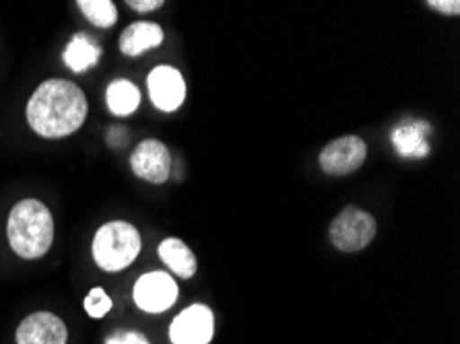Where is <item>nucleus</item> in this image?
<instances>
[{
    "label": "nucleus",
    "mask_w": 460,
    "mask_h": 344,
    "mask_svg": "<svg viewBox=\"0 0 460 344\" xmlns=\"http://www.w3.org/2000/svg\"><path fill=\"white\" fill-rule=\"evenodd\" d=\"M27 124L44 138H65L85 124L87 97L79 85L65 79L44 81L27 101Z\"/></svg>",
    "instance_id": "obj_1"
},
{
    "label": "nucleus",
    "mask_w": 460,
    "mask_h": 344,
    "mask_svg": "<svg viewBox=\"0 0 460 344\" xmlns=\"http://www.w3.org/2000/svg\"><path fill=\"white\" fill-rule=\"evenodd\" d=\"M11 250L23 260H38L48 254L54 243V219L44 202L21 200L13 207L6 223Z\"/></svg>",
    "instance_id": "obj_2"
},
{
    "label": "nucleus",
    "mask_w": 460,
    "mask_h": 344,
    "mask_svg": "<svg viewBox=\"0 0 460 344\" xmlns=\"http://www.w3.org/2000/svg\"><path fill=\"white\" fill-rule=\"evenodd\" d=\"M141 234L127 221H110L93 237V260L102 270L120 272L135 262L141 251Z\"/></svg>",
    "instance_id": "obj_3"
},
{
    "label": "nucleus",
    "mask_w": 460,
    "mask_h": 344,
    "mask_svg": "<svg viewBox=\"0 0 460 344\" xmlns=\"http://www.w3.org/2000/svg\"><path fill=\"white\" fill-rule=\"evenodd\" d=\"M376 229H378V225L367 210L347 207L332 221L329 235L334 248L353 254V251L366 250L374 242Z\"/></svg>",
    "instance_id": "obj_4"
},
{
    "label": "nucleus",
    "mask_w": 460,
    "mask_h": 344,
    "mask_svg": "<svg viewBox=\"0 0 460 344\" xmlns=\"http://www.w3.org/2000/svg\"><path fill=\"white\" fill-rule=\"evenodd\" d=\"M366 140L355 135H347L334 138L332 143L326 145L323 153H320L318 161L324 173L341 178V175H349L353 172H358L359 167L366 163Z\"/></svg>",
    "instance_id": "obj_5"
},
{
    "label": "nucleus",
    "mask_w": 460,
    "mask_h": 344,
    "mask_svg": "<svg viewBox=\"0 0 460 344\" xmlns=\"http://www.w3.org/2000/svg\"><path fill=\"white\" fill-rule=\"evenodd\" d=\"M132 299L138 310L147 313H164L176 304L178 285L167 272H147L135 283Z\"/></svg>",
    "instance_id": "obj_6"
},
{
    "label": "nucleus",
    "mask_w": 460,
    "mask_h": 344,
    "mask_svg": "<svg viewBox=\"0 0 460 344\" xmlns=\"http://www.w3.org/2000/svg\"><path fill=\"white\" fill-rule=\"evenodd\" d=\"M215 334V315L203 304L186 307L170 326L172 344H208Z\"/></svg>",
    "instance_id": "obj_7"
},
{
    "label": "nucleus",
    "mask_w": 460,
    "mask_h": 344,
    "mask_svg": "<svg viewBox=\"0 0 460 344\" xmlns=\"http://www.w3.org/2000/svg\"><path fill=\"white\" fill-rule=\"evenodd\" d=\"M130 170L149 184H164L172 173V155L162 140L147 138L132 151Z\"/></svg>",
    "instance_id": "obj_8"
},
{
    "label": "nucleus",
    "mask_w": 460,
    "mask_h": 344,
    "mask_svg": "<svg viewBox=\"0 0 460 344\" xmlns=\"http://www.w3.org/2000/svg\"><path fill=\"white\" fill-rule=\"evenodd\" d=\"M149 97L162 111H176L186 100V83L182 73L173 66H157L147 76Z\"/></svg>",
    "instance_id": "obj_9"
},
{
    "label": "nucleus",
    "mask_w": 460,
    "mask_h": 344,
    "mask_svg": "<svg viewBox=\"0 0 460 344\" xmlns=\"http://www.w3.org/2000/svg\"><path fill=\"white\" fill-rule=\"evenodd\" d=\"M15 340L17 344H66L68 330L58 315L36 312L21 322Z\"/></svg>",
    "instance_id": "obj_10"
},
{
    "label": "nucleus",
    "mask_w": 460,
    "mask_h": 344,
    "mask_svg": "<svg viewBox=\"0 0 460 344\" xmlns=\"http://www.w3.org/2000/svg\"><path fill=\"white\" fill-rule=\"evenodd\" d=\"M164 41V30L157 23L151 21H137V23L128 25L120 35V52L124 56H141L143 52L151 50V48L162 46Z\"/></svg>",
    "instance_id": "obj_11"
},
{
    "label": "nucleus",
    "mask_w": 460,
    "mask_h": 344,
    "mask_svg": "<svg viewBox=\"0 0 460 344\" xmlns=\"http://www.w3.org/2000/svg\"><path fill=\"white\" fill-rule=\"evenodd\" d=\"M159 258L180 278H192L197 275V258H194L192 250L178 237H167L159 243Z\"/></svg>",
    "instance_id": "obj_12"
},
{
    "label": "nucleus",
    "mask_w": 460,
    "mask_h": 344,
    "mask_svg": "<svg viewBox=\"0 0 460 344\" xmlns=\"http://www.w3.org/2000/svg\"><path fill=\"white\" fill-rule=\"evenodd\" d=\"M102 56V48L95 46L92 38L85 33H76L75 38L68 41L65 50V65L73 70V73H85V70L93 68Z\"/></svg>",
    "instance_id": "obj_13"
},
{
    "label": "nucleus",
    "mask_w": 460,
    "mask_h": 344,
    "mask_svg": "<svg viewBox=\"0 0 460 344\" xmlns=\"http://www.w3.org/2000/svg\"><path fill=\"white\" fill-rule=\"evenodd\" d=\"M106 103L114 116H130L138 110L141 91L127 79H116L108 85Z\"/></svg>",
    "instance_id": "obj_14"
},
{
    "label": "nucleus",
    "mask_w": 460,
    "mask_h": 344,
    "mask_svg": "<svg viewBox=\"0 0 460 344\" xmlns=\"http://www.w3.org/2000/svg\"><path fill=\"white\" fill-rule=\"evenodd\" d=\"M76 6L97 27H111L118 21V11L111 0H79Z\"/></svg>",
    "instance_id": "obj_15"
},
{
    "label": "nucleus",
    "mask_w": 460,
    "mask_h": 344,
    "mask_svg": "<svg viewBox=\"0 0 460 344\" xmlns=\"http://www.w3.org/2000/svg\"><path fill=\"white\" fill-rule=\"evenodd\" d=\"M394 146L396 151H401L402 155H417L421 157L425 151H428V145H425L423 137L417 135V126H411V128H401L394 132Z\"/></svg>",
    "instance_id": "obj_16"
},
{
    "label": "nucleus",
    "mask_w": 460,
    "mask_h": 344,
    "mask_svg": "<svg viewBox=\"0 0 460 344\" xmlns=\"http://www.w3.org/2000/svg\"><path fill=\"white\" fill-rule=\"evenodd\" d=\"M83 307H85V312L92 315L93 320H102L103 315H108L111 310V299L102 287H95V289H92V293L87 295L85 301H83Z\"/></svg>",
    "instance_id": "obj_17"
},
{
    "label": "nucleus",
    "mask_w": 460,
    "mask_h": 344,
    "mask_svg": "<svg viewBox=\"0 0 460 344\" xmlns=\"http://www.w3.org/2000/svg\"><path fill=\"white\" fill-rule=\"evenodd\" d=\"M106 344H151V342L138 332H118L114 336H110Z\"/></svg>",
    "instance_id": "obj_18"
},
{
    "label": "nucleus",
    "mask_w": 460,
    "mask_h": 344,
    "mask_svg": "<svg viewBox=\"0 0 460 344\" xmlns=\"http://www.w3.org/2000/svg\"><path fill=\"white\" fill-rule=\"evenodd\" d=\"M428 4H429L434 11L444 13V15L456 17L458 13H460V3H458V0H429Z\"/></svg>",
    "instance_id": "obj_19"
},
{
    "label": "nucleus",
    "mask_w": 460,
    "mask_h": 344,
    "mask_svg": "<svg viewBox=\"0 0 460 344\" xmlns=\"http://www.w3.org/2000/svg\"><path fill=\"white\" fill-rule=\"evenodd\" d=\"M127 4L137 13H149L159 9V6H164V0H128Z\"/></svg>",
    "instance_id": "obj_20"
}]
</instances>
